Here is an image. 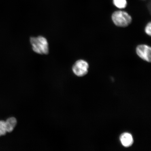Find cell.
Listing matches in <instances>:
<instances>
[{
    "label": "cell",
    "instance_id": "6da1fadb",
    "mask_svg": "<svg viewBox=\"0 0 151 151\" xmlns=\"http://www.w3.org/2000/svg\"><path fill=\"white\" fill-rule=\"evenodd\" d=\"M30 41L34 52L41 55L48 54V43L46 38L41 36L32 37L30 38Z\"/></svg>",
    "mask_w": 151,
    "mask_h": 151
},
{
    "label": "cell",
    "instance_id": "7a4b0ae2",
    "mask_svg": "<svg viewBox=\"0 0 151 151\" xmlns=\"http://www.w3.org/2000/svg\"><path fill=\"white\" fill-rule=\"evenodd\" d=\"M112 19L113 23L120 27H126L131 24L132 18L127 12L124 11H116L113 13Z\"/></svg>",
    "mask_w": 151,
    "mask_h": 151
},
{
    "label": "cell",
    "instance_id": "3957f363",
    "mask_svg": "<svg viewBox=\"0 0 151 151\" xmlns=\"http://www.w3.org/2000/svg\"><path fill=\"white\" fill-rule=\"evenodd\" d=\"M89 65L88 62L83 60H78L73 65L72 69L74 74L78 77L84 76L87 74Z\"/></svg>",
    "mask_w": 151,
    "mask_h": 151
},
{
    "label": "cell",
    "instance_id": "277c9868",
    "mask_svg": "<svg viewBox=\"0 0 151 151\" xmlns=\"http://www.w3.org/2000/svg\"><path fill=\"white\" fill-rule=\"evenodd\" d=\"M136 52L139 58L147 62L151 61V47L146 45H140L136 48Z\"/></svg>",
    "mask_w": 151,
    "mask_h": 151
},
{
    "label": "cell",
    "instance_id": "5b68a950",
    "mask_svg": "<svg viewBox=\"0 0 151 151\" xmlns=\"http://www.w3.org/2000/svg\"><path fill=\"white\" fill-rule=\"evenodd\" d=\"M120 139L122 146L126 148L131 146L134 142L133 137L128 133H122L120 135Z\"/></svg>",
    "mask_w": 151,
    "mask_h": 151
},
{
    "label": "cell",
    "instance_id": "8992f818",
    "mask_svg": "<svg viewBox=\"0 0 151 151\" xmlns=\"http://www.w3.org/2000/svg\"><path fill=\"white\" fill-rule=\"evenodd\" d=\"M7 132H11L14 129L17 124V120L14 117H11L7 119L5 122Z\"/></svg>",
    "mask_w": 151,
    "mask_h": 151
},
{
    "label": "cell",
    "instance_id": "52a82bcc",
    "mask_svg": "<svg viewBox=\"0 0 151 151\" xmlns=\"http://www.w3.org/2000/svg\"><path fill=\"white\" fill-rule=\"evenodd\" d=\"M113 3L115 6L120 9L125 8L127 4L126 0H113Z\"/></svg>",
    "mask_w": 151,
    "mask_h": 151
},
{
    "label": "cell",
    "instance_id": "ba28073f",
    "mask_svg": "<svg viewBox=\"0 0 151 151\" xmlns=\"http://www.w3.org/2000/svg\"><path fill=\"white\" fill-rule=\"evenodd\" d=\"M6 132L5 122L0 121V136L5 134Z\"/></svg>",
    "mask_w": 151,
    "mask_h": 151
},
{
    "label": "cell",
    "instance_id": "9c48e42d",
    "mask_svg": "<svg viewBox=\"0 0 151 151\" xmlns=\"http://www.w3.org/2000/svg\"><path fill=\"white\" fill-rule=\"evenodd\" d=\"M151 22H149L146 26L145 28V32L150 36H151Z\"/></svg>",
    "mask_w": 151,
    "mask_h": 151
}]
</instances>
